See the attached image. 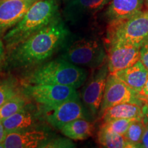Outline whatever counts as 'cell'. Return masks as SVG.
<instances>
[{
    "mask_svg": "<svg viewBox=\"0 0 148 148\" xmlns=\"http://www.w3.org/2000/svg\"><path fill=\"white\" fill-rule=\"evenodd\" d=\"M71 32L60 15L8 50L4 62L12 69L36 66L61 50Z\"/></svg>",
    "mask_w": 148,
    "mask_h": 148,
    "instance_id": "6da1fadb",
    "label": "cell"
},
{
    "mask_svg": "<svg viewBox=\"0 0 148 148\" xmlns=\"http://www.w3.org/2000/svg\"><path fill=\"white\" fill-rule=\"evenodd\" d=\"M60 14L57 0H38L29 8L21 21L2 38L7 50L40 29L47 26Z\"/></svg>",
    "mask_w": 148,
    "mask_h": 148,
    "instance_id": "7a4b0ae2",
    "label": "cell"
},
{
    "mask_svg": "<svg viewBox=\"0 0 148 148\" xmlns=\"http://www.w3.org/2000/svg\"><path fill=\"white\" fill-rule=\"evenodd\" d=\"M87 77L86 69L58 58L36 66L26 80L31 84H60L78 88Z\"/></svg>",
    "mask_w": 148,
    "mask_h": 148,
    "instance_id": "3957f363",
    "label": "cell"
},
{
    "mask_svg": "<svg viewBox=\"0 0 148 148\" xmlns=\"http://www.w3.org/2000/svg\"><path fill=\"white\" fill-rule=\"evenodd\" d=\"M59 58L75 65L97 69L107 60V52L100 40L92 37H77L71 34Z\"/></svg>",
    "mask_w": 148,
    "mask_h": 148,
    "instance_id": "277c9868",
    "label": "cell"
},
{
    "mask_svg": "<svg viewBox=\"0 0 148 148\" xmlns=\"http://www.w3.org/2000/svg\"><path fill=\"white\" fill-rule=\"evenodd\" d=\"M148 40V10L130 17L109 22L106 44L121 42L141 46Z\"/></svg>",
    "mask_w": 148,
    "mask_h": 148,
    "instance_id": "5b68a950",
    "label": "cell"
},
{
    "mask_svg": "<svg viewBox=\"0 0 148 148\" xmlns=\"http://www.w3.org/2000/svg\"><path fill=\"white\" fill-rule=\"evenodd\" d=\"M40 109L45 121L59 130L64 125L75 119L82 118L89 120L93 119L79 97L53 106L40 105Z\"/></svg>",
    "mask_w": 148,
    "mask_h": 148,
    "instance_id": "8992f818",
    "label": "cell"
},
{
    "mask_svg": "<svg viewBox=\"0 0 148 148\" xmlns=\"http://www.w3.org/2000/svg\"><path fill=\"white\" fill-rule=\"evenodd\" d=\"M22 91L43 106H56L79 97L76 88L60 84H29Z\"/></svg>",
    "mask_w": 148,
    "mask_h": 148,
    "instance_id": "52a82bcc",
    "label": "cell"
},
{
    "mask_svg": "<svg viewBox=\"0 0 148 148\" xmlns=\"http://www.w3.org/2000/svg\"><path fill=\"white\" fill-rule=\"evenodd\" d=\"M124 103L144 105L138 92L131 88L115 74L109 73L98 116L101 117L106 109Z\"/></svg>",
    "mask_w": 148,
    "mask_h": 148,
    "instance_id": "ba28073f",
    "label": "cell"
},
{
    "mask_svg": "<svg viewBox=\"0 0 148 148\" xmlns=\"http://www.w3.org/2000/svg\"><path fill=\"white\" fill-rule=\"evenodd\" d=\"M108 74L106 62L95 69L81 92V100L92 118L99 114Z\"/></svg>",
    "mask_w": 148,
    "mask_h": 148,
    "instance_id": "9c48e42d",
    "label": "cell"
},
{
    "mask_svg": "<svg viewBox=\"0 0 148 148\" xmlns=\"http://www.w3.org/2000/svg\"><path fill=\"white\" fill-rule=\"evenodd\" d=\"M106 46L109 73H117L140 60V46L121 42H110Z\"/></svg>",
    "mask_w": 148,
    "mask_h": 148,
    "instance_id": "30bf717a",
    "label": "cell"
},
{
    "mask_svg": "<svg viewBox=\"0 0 148 148\" xmlns=\"http://www.w3.org/2000/svg\"><path fill=\"white\" fill-rule=\"evenodd\" d=\"M55 135L47 125L6 133L2 142L6 148H34L42 147Z\"/></svg>",
    "mask_w": 148,
    "mask_h": 148,
    "instance_id": "8fae6325",
    "label": "cell"
},
{
    "mask_svg": "<svg viewBox=\"0 0 148 148\" xmlns=\"http://www.w3.org/2000/svg\"><path fill=\"white\" fill-rule=\"evenodd\" d=\"M45 121L40 108L28 103L13 115L1 121L6 133L40 127Z\"/></svg>",
    "mask_w": 148,
    "mask_h": 148,
    "instance_id": "7c38bea8",
    "label": "cell"
},
{
    "mask_svg": "<svg viewBox=\"0 0 148 148\" xmlns=\"http://www.w3.org/2000/svg\"><path fill=\"white\" fill-rule=\"evenodd\" d=\"M38 0H0V40Z\"/></svg>",
    "mask_w": 148,
    "mask_h": 148,
    "instance_id": "4fadbf2b",
    "label": "cell"
},
{
    "mask_svg": "<svg viewBox=\"0 0 148 148\" xmlns=\"http://www.w3.org/2000/svg\"><path fill=\"white\" fill-rule=\"evenodd\" d=\"M110 0H64L63 15L66 21L79 23L101 10Z\"/></svg>",
    "mask_w": 148,
    "mask_h": 148,
    "instance_id": "5bb4252c",
    "label": "cell"
},
{
    "mask_svg": "<svg viewBox=\"0 0 148 148\" xmlns=\"http://www.w3.org/2000/svg\"><path fill=\"white\" fill-rule=\"evenodd\" d=\"M145 0H110L106 12L109 22L123 19L141 11Z\"/></svg>",
    "mask_w": 148,
    "mask_h": 148,
    "instance_id": "9a60e30c",
    "label": "cell"
},
{
    "mask_svg": "<svg viewBox=\"0 0 148 148\" xmlns=\"http://www.w3.org/2000/svg\"><path fill=\"white\" fill-rule=\"evenodd\" d=\"M125 84L140 93L148 77V70L138 60L133 65L114 73Z\"/></svg>",
    "mask_w": 148,
    "mask_h": 148,
    "instance_id": "2e32d148",
    "label": "cell"
},
{
    "mask_svg": "<svg viewBox=\"0 0 148 148\" xmlns=\"http://www.w3.org/2000/svg\"><path fill=\"white\" fill-rule=\"evenodd\" d=\"M143 106L137 103H121L106 109L100 118L103 121L117 119H143Z\"/></svg>",
    "mask_w": 148,
    "mask_h": 148,
    "instance_id": "e0dca14e",
    "label": "cell"
},
{
    "mask_svg": "<svg viewBox=\"0 0 148 148\" xmlns=\"http://www.w3.org/2000/svg\"><path fill=\"white\" fill-rule=\"evenodd\" d=\"M91 120L77 119L64 125L60 130L66 137L73 140H84L93 134L95 127Z\"/></svg>",
    "mask_w": 148,
    "mask_h": 148,
    "instance_id": "ac0fdd59",
    "label": "cell"
},
{
    "mask_svg": "<svg viewBox=\"0 0 148 148\" xmlns=\"http://www.w3.org/2000/svg\"><path fill=\"white\" fill-rule=\"evenodd\" d=\"M98 143L103 147L108 148H132L124 135L108 130L102 126L97 133Z\"/></svg>",
    "mask_w": 148,
    "mask_h": 148,
    "instance_id": "d6986e66",
    "label": "cell"
},
{
    "mask_svg": "<svg viewBox=\"0 0 148 148\" xmlns=\"http://www.w3.org/2000/svg\"><path fill=\"white\" fill-rule=\"evenodd\" d=\"M29 103L28 97L22 91L0 106V121L13 115Z\"/></svg>",
    "mask_w": 148,
    "mask_h": 148,
    "instance_id": "ffe728a7",
    "label": "cell"
},
{
    "mask_svg": "<svg viewBox=\"0 0 148 148\" xmlns=\"http://www.w3.org/2000/svg\"><path fill=\"white\" fill-rule=\"evenodd\" d=\"M146 127L143 119H136L133 121L125 134L127 142L133 147H138L141 141L143 133Z\"/></svg>",
    "mask_w": 148,
    "mask_h": 148,
    "instance_id": "44dd1931",
    "label": "cell"
},
{
    "mask_svg": "<svg viewBox=\"0 0 148 148\" xmlns=\"http://www.w3.org/2000/svg\"><path fill=\"white\" fill-rule=\"evenodd\" d=\"M18 93L20 88L16 79L10 77L0 79V106Z\"/></svg>",
    "mask_w": 148,
    "mask_h": 148,
    "instance_id": "7402d4cb",
    "label": "cell"
},
{
    "mask_svg": "<svg viewBox=\"0 0 148 148\" xmlns=\"http://www.w3.org/2000/svg\"><path fill=\"white\" fill-rule=\"evenodd\" d=\"M136 119H112L110 121H103L101 126L112 131V132H116L117 134L125 135V132H127V129L133 121Z\"/></svg>",
    "mask_w": 148,
    "mask_h": 148,
    "instance_id": "603a6c76",
    "label": "cell"
},
{
    "mask_svg": "<svg viewBox=\"0 0 148 148\" xmlns=\"http://www.w3.org/2000/svg\"><path fill=\"white\" fill-rule=\"evenodd\" d=\"M70 139L71 138L68 137H56V136H53L45 143L43 148L75 147V145Z\"/></svg>",
    "mask_w": 148,
    "mask_h": 148,
    "instance_id": "cb8c5ba5",
    "label": "cell"
},
{
    "mask_svg": "<svg viewBox=\"0 0 148 148\" xmlns=\"http://www.w3.org/2000/svg\"><path fill=\"white\" fill-rule=\"evenodd\" d=\"M140 61L148 70V40L140 47Z\"/></svg>",
    "mask_w": 148,
    "mask_h": 148,
    "instance_id": "d4e9b609",
    "label": "cell"
},
{
    "mask_svg": "<svg viewBox=\"0 0 148 148\" xmlns=\"http://www.w3.org/2000/svg\"><path fill=\"white\" fill-rule=\"evenodd\" d=\"M138 147L148 148V125H146L145 132L143 133L141 141H140Z\"/></svg>",
    "mask_w": 148,
    "mask_h": 148,
    "instance_id": "484cf974",
    "label": "cell"
},
{
    "mask_svg": "<svg viewBox=\"0 0 148 148\" xmlns=\"http://www.w3.org/2000/svg\"><path fill=\"white\" fill-rule=\"evenodd\" d=\"M5 56L4 46H3V42L1 41V40H0V65L5 61Z\"/></svg>",
    "mask_w": 148,
    "mask_h": 148,
    "instance_id": "4316f807",
    "label": "cell"
},
{
    "mask_svg": "<svg viewBox=\"0 0 148 148\" xmlns=\"http://www.w3.org/2000/svg\"><path fill=\"white\" fill-rule=\"evenodd\" d=\"M139 94L140 95V97H141V99L142 98L146 97L148 96V77L145 85H144V86L143 87V88H142V90H140Z\"/></svg>",
    "mask_w": 148,
    "mask_h": 148,
    "instance_id": "83f0119b",
    "label": "cell"
},
{
    "mask_svg": "<svg viewBox=\"0 0 148 148\" xmlns=\"http://www.w3.org/2000/svg\"><path fill=\"white\" fill-rule=\"evenodd\" d=\"M5 136H6V132H5L2 122L0 121V143H2L3 141Z\"/></svg>",
    "mask_w": 148,
    "mask_h": 148,
    "instance_id": "f1b7e54d",
    "label": "cell"
},
{
    "mask_svg": "<svg viewBox=\"0 0 148 148\" xmlns=\"http://www.w3.org/2000/svg\"><path fill=\"white\" fill-rule=\"evenodd\" d=\"M143 112L144 114L143 121L145 123V125H148V106H147V105H143Z\"/></svg>",
    "mask_w": 148,
    "mask_h": 148,
    "instance_id": "f546056e",
    "label": "cell"
},
{
    "mask_svg": "<svg viewBox=\"0 0 148 148\" xmlns=\"http://www.w3.org/2000/svg\"><path fill=\"white\" fill-rule=\"evenodd\" d=\"M142 100L143 101L144 104H145V105H147V106H148V96H147V97H146L142 98Z\"/></svg>",
    "mask_w": 148,
    "mask_h": 148,
    "instance_id": "4dcf8cb0",
    "label": "cell"
},
{
    "mask_svg": "<svg viewBox=\"0 0 148 148\" xmlns=\"http://www.w3.org/2000/svg\"><path fill=\"white\" fill-rule=\"evenodd\" d=\"M146 1H147V4H148V0H145Z\"/></svg>",
    "mask_w": 148,
    "mask_h": 148,
    "instance_id": "1f68e13d",
    "label": "cell"
}]
</instances>
